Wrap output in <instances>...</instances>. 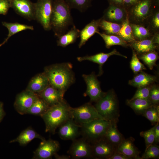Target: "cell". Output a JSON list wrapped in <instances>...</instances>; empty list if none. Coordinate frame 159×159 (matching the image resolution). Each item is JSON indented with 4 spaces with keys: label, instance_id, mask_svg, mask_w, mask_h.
<instances>
[{
    "label": "cell",
    "instance_id": "obj_1",
    "mask_svg": "<svg viewBox=\"0 0 159 159\" xmlns=\"http://www.w3.org/2000/svg\"><path fill=\"white\" fill-rule=\"evenodd\" d=\"M44 72L48 79L50 85L64 93L75 82L72 66L70 63L56 64L47 66Z\"/></svg>",
    "mask_w": 159,
    "mask_h": 159
},
{
    "label": "cell",
    "instance_id": "obj_2",
    "mask_svg": "<svg viewBox=\"0 0 159 159\" xmlns=\"http://www.w3.org/2000/svg\"><path fill=\"white\" fill-rule=\"evenodd\" d=\"M71 9L65 0H55L53 3L51 26L57 37L65 34L73 24Z\"/></svg>",
    "mask_w": 159,
    "mask_h": 159
},
{
    "label": "cell",
    "instance_id": "obj_3",
    "mask_svg": "<svg viewBox=\"0 0 159 159\" xmlns=\"http://www.w3.org/2000/svg\"><path fill=\"white\" fill-rule=\"evenodd\" d=\"M70 107L64 100L50 107L41 116L45 123V132L54 134L58 127L71 118Z\"/></svg>",
    "mask_w": 159,
    "mask_h": 159
},
{
    "label": "cell",
    "instance_id": "obj_4",
    "mask_svg": "<svg viewBox=\"0 0 159 159\" xmlns=\"http://www.w3.org/2000/svg\"><path fill=\"white\" fill-rule=\"evenodd\" d=\"M95 107L99 114L104 119L118 123L120 115L118 101L113 90L105 92L96 102Z\"/></svg>",
    "mask_w": 159,
    "mask_h": 159
},
{
    "label": "cell",
    "instance_id": "obj_5",
    "mask_svg": "<svg viewBox=\"0 0 159 159\" xmlns=\"http://www.w3.org/2000/svg\"><path fill=\"white\" fill-rule=\"evenodd\" d=\"M158 7L159 0H141L127 10L130 23L145 26L154 10Z\"/></svg>",
    "mask_w": 159,
    "mask_h": 159
},
{
    "label": "cell",
    "instance_id": "obj_6",
    "mask_svg": "<svg viewBox=\"0 0 159 159\" xmlns=\"http://www.w3.org/2000/svg\"><path fill=\"white\" fill-rule=\"evenodd\" d=\"M111 122L103 119H96L81 125L83 138L92 144L104 137Z\"/></svg>",
    "mask_w": 159,
    "mask_h": 159
},
{
    "label": "cell",
    "instance_id": "obj_7",
    "mask_svg": "<svg viewBox=\"0 0 159 159\" xmlns=\"http://www.w3.org/2000/svg\"><path fill=\"white\" fill-rule=\"evenodd\" d=\"M70 113L71 117L80 125L96 119H104L99 114L95 106L90 102L77 107H71Z\"/></svg>",
    "mask_w": 159,
    "mask_h": 159
},
{
    "label": "cell",
    "instance_id": "obj_8",
    "mask_svg": "<svg viewBox=\"0 0 159 159\" xmlns=\"http://www.w3.org/2000/svg\"><path fill=\"white\" fill-rule=\"evenodd\" d=\"M52 4V0H38L34 4L35 19L46 31L51 29L50 21Z\"/></svg>",
    "mask_w": 159,
    "mask_h": 159
},
{
    "label": "cell",
    "instance_id": "obj_9",
    "mask_svg": "<svg viewBox=\"0 0 159 159\" xmlns=\"http://www.w3.org/2000/svg\"><path fill=\"white\" fill-rule=\"evenodd\" d=\"M67 152L74 159L93 158L92 145L83 138L73 140Z\"/></svg>",
    "mask_w": 159,
    "mask_h": 159
},
{
    "label": "cell",
    "instance_id": "obj_10",
    "mask_svg": "<svg viewBox=\"0 0 159 159\" xmlns=\"http://www.w3.org/2000/svg\"><path fill=\"white\" fill-rule=\"evenodd\" d=\"M38 95L26 90L16 95L14 104V107L19 114L23 115L27 114Z\"/></svg>",
    "mask_w": 159,
    "mask_h": 159
},
{
    "label": "cell",
    "instance_id": "obj_11",
    "mask_svg": "<svg viewBox=\"0 0 159 159\" xmlns=\"http://www.w3.org/2000/svg\"><path fill=\"white\" fill-rule=\"evenodd\" d=\"M87 85L85 94L89 96L91 102H97L105 94L100 87V83L97 77L93 72L89 74L82 75Z\"/></svg>",
    "mask_w": 159,
    "mask_h": 159
},
{
    "label": "cell",
    "instance_id": "obj_12",
    "mask_svg": "<svg viewBox=\"0 0 159 159\" xmlns=\"http://www.w3.org/2000/svg\"><path fill=\"white\" fill-rule=\"evenodd\" d=\"M59 142L49 139L42 141L38 147L34 152L33 159H49L58 151L59 149Z\"/></svg>",
    "mask_w": 159,
    "mask_h": 159
},
{
    "label": "cell",
    "instance_id": "obj_13",
    "mask_svg": "<svg viewBox=\"0 0 159 159\" xmlns=\"http://www.w3.org/2000/svg\"><path fill=\"white\" fill-rule=\"evenodd\" d=\"M93 158L109 159L117 148L105 138L92 144Z\"/></svg>",
    "mask_w": 159,
    "mask_h": 159
},
{
    "label": "cell",
    "instance_id": "obj_14",
    "mask_svg": "<svg viewBox=\"0 0 159 159\" xmlns=\"http://www.w3.org/2000/svg\"><path fill=\"white\" fill-rule=\"evenodd\" d=\"M127 17V11L123 7L109 5L104 11L102 18L106 21L122 24Z\"/></svg>",
    "mask_w": 159,
    "mask_h": 159
},
{
    "label": "cell",
    "instance_id": "obj_15",
    "mask_svg": "<svg viewBox=\"0 0 159 159\" xmlns=\"http://www.w3.org/2000/svg\"><path fill=\"white\" fill-rule=\"evenodd\" d=\"M81 126L70 118L59 127L58 135L62 140H73L80 133L79 128Z\"/></svg>",
    "mask_w": 159,
    "mask_h": 159
},
{
    "label": "cell",
    "instance_id": "obj_16",
    "mask_svg": "<svg viewBox=\"0 0 159 159\" xmlns=\"http://www.w3.org/2000/svg\"><path fill=\"white\" fill-rule=\"evenodd\" d=\"M11 7L19 14L29 20L35 19L34 4L29 0H11Z\"/></svg>",
    "mask_w": 159,
    "mask_h": 159
},
{
    "label": "cell",
    "instance_id": "obj_17",
    "mask_svg": "<svg viewBox=\"0 0 159 159\" xmlns=\"http://www.w3.org/2000/svg\"><path fill=\"white\" fill-rule=\"evenodd\" d=\"M113 55H117L125 58H127V56L121 54L116 49H114L112 51L108 53L100 52L92 55L79 57L77 58V59L79 62L88 61L98 64L99 65L98 75H100L102 73V66L110 57Z\"/></svg>",
    "mask_w": 159,
    "mask_h": 159
},
{
    "label": "cell",
    "instance_id": "obj_18",
    "mask_svg": "<svg viewBox=\"0 0 159 159\" xmlns=\"http://www.w3.org/2000/svg\"><path fill=\"white\" fill-rule=\"evenodd\" d=\"M64 93L49 85L43 91L37 94L49 107L62 102Z\"/></svg>",
    "mask_w": 159,
    "mask_h": 159
},
{
    "label": "cell",
    "instance_id": "obj_19",
    "mask_svg": "<svg viewBox=\"0 0 159 159\" xmlns=\"http://www.w3.org/2000/svg\"><path fill=\"white\" fill-rule=\"evenodd\" d=\"M134 139L132 138L124 139L117 147L116 151L130 159H141L139 156L140 152L134 144Z\"/></svg>",
    "mask_w": 159,
    "mask_h": 159
},
{
    "label": "cell",
    "instance_id": "obj_20",
    "mask_svg": "<svg viewBox=\"0 0 159 159\" xmlns=\"http://www.w3.org/2000/svg\"><path fill=\"white\" fill-rule=\"evenodd\" d=\"M100 18L93 20L80 31V41L78 44L79 48L84 45L88 40L95 33L99 32Z\"/></svg>",
    "mask_w": 159,
    "mask_h": 159
},
{
    "label": "cell",
    "instance_id": "obj_21",
    "mask_svg": "<svg viewBox=\"0 0 159 159\" xmlns=\"http://www.w3.org/2000/svg\"><path fill=\"white\" fill-rule=\"evenodd\" d=\"M50 85L44 72L38 74L30 81L26 90L35 93H40Z\"/></svg>",
    "mask_w": 159,
    "mask_h": 159
},
{
    "label": "cell",
    "instance_id": "obj_22",
    "mask_svg": "<svg viewBox=\"0 0 159 159\" xmlns=\"http://www.w3.org/2000/svg\"><path fill=\"white\" fill-rule=\"evenodd\" d=\"M152 37L140 40H135L128 43L129 46L135 51L137 55L156 51L158 49L159 46L153 43Z\"/></svg>",
    "mask_w": 159,
    "mask_h": 159
},
{
    "label": "cell",
    "instance_id": "obj_23",
    "mask_svg": "<svg viewBox=\"0 0 159 159\" xmlns=\"http://www.w3.org/2000/svg\"><path fill=\"white\" fill-rule=\"evenodd\" d=\"M156 76L141 71L136 74L133 79L128 82L129 85L138 88L148 85L157 81Z\"/></svg>",
    "mask_w": 159,
    "mask_h": 159
},
{
    "label": "cell",
    "instance_id": "obj_24",
    "mask_svg": "<svg viewBox=\"0 0 159 159\" xmlns=\"http://www.w3.org/2000/svg\"><path fill=\"white\" fill-rule=\"evenodd\" d=\"M39 138L42 141L45 140L44 138L38 133L30 127L23 130L15 139L10 143L17 142L21 146H25L35 138Z\"/></svg>",
    "mask_w": 159,
    "mask_h": 159
},
{
    "label": "cell",
    "instance_id": "obj_25",
    "mask_svg": "<svg viewBox=\"0 0 159 159\" xmlns=\"http://www.w3.org/2000/svg\"><path fill=\"white\" fill-rule=\"evenodd\" d=\"M80 31L73 25L66 33L58 37L57 45L62 47L74 43L80 37Z\"/></svg>",
    "mask_w": 159,
    "mask_h": 159
},
{
    "label": "cell",
    "instance_id": "obj_26",
    "mask_svg": "<svg viewBox=\"0 0 159 159\" xmlns=\"http://www.w3.org/2000/svg\"><path fill=\"white\" fill-rule=\"evenodd\" d=\"M104 138L116 148L125 139L117 128V123L113 122H111Z\"/></svg>",
    "mask_w": 159,
    "mask_h": 159
},
{
    "label": "cell",
    "instance_id": "obj_27",
    "mask_svg": "<svg viewBox=\"0 0 159 159\" xmlns=\"http://www.w3.org/2000/svg\"><path fill=\"white\" fill-rule=\"evenodd\" d=\"M126 103L138 115H142L146 109L153 105L148 99H131L127 100Z\"/></svg>",
    "mask_w": 159,
    "mask_h": 159
},
{
    "label": "cell",
    "instance_id": "obj_28",
    "mask_svg": "<svg viewBox=\"0 0 159 159\" xmlns=\"http://www.w3.org/2000/svg\"><path fill=\"white\" fill-rule=\"evenodd\" d=\"M2 24L3 26L8 29V34L6 38L0 44V46L4 44L7 42L10 37L17 33L26 30H33L34 29L33 26L17 22L11 23L3 21L2 22Z\"/></svg>",
    "mask_w": 159,
    "mask_h": 159
},
{
    "label": "cell",
    "instance_id": "obj_29",
    "mask_svg": "<svg viewBox=\"0 0 159 159\" xmlns=\"http://www.w3.org/2000/svg\"><path fill=\"white\" fill-rule=\"evenodd\" d=\"M97 33L102 38L105 42L106 47L108 49L115 45H120L125 47L129 46L128 43L117 35L107 34L99 32Z\"/></svg>",
    "mask_w": 159,
    "mask_h": 159
},
{
    "label": "cell",
    "instance_id": "obj_30",
    "mask_svg": "<svg viewBox=\"0 0 159 159\" xmlns=\"http://www.w3.org/2000/svg\"><path fill=\"white\" fill-rule=\"evenodd\" d=\"M49 107L48 104L38 95L37 98L28 110L27 114L41 116Z\"/></svg>",
    "mask_w": 159,
    "mask_h": 159
},
{
    "label": "cell",
    "instance_id": "obj_31",
    "mask_svg": "<svg viewBox=\"0 0 159 159\" xmlns=\"http://www.w3.org/2000/svg\"><path fill=\"white\" fill-rule=\"evenodd\" d=\"M117 35L127 43L135 41L128 17L122 24L121 28Z\"/></svg>",
    "mask_w": 159,
    "mask_h": 159
},
{
    "label": "cell",
    "instance_id": "obj_32",
    "mask_svg": "<svg viewBox=\"0 0 159 159\" xmlns=\"http://www.w3.org/2000/svg\"><path fill=\"white\" fill-rule=\"evenodd\" d=\"M130 23L133 36L135 40L138 41L152 37L153 35L144 26Z\"/></svg>",
    "mask_w": 159,
    "mask_h": 159
},
{
    "label": "cell",
    "instance_id": "obj_33",
    "mask_svg": "<svg viewBox=\"0 0 159 159\" xmlns=\"http://www.w3.org/2000/svg\"><path fill=\"white\" fill-rule=\"evenodd\" d=\"M145 26L153 35L159 32V7L154 10Z\"/></svg>",
    "mask_w": 159,
    "mask_h": 159
},
{
    "label": "cell",
    "instance_id": "obj_34",
    "mask_svg": "<svg viewBox=\"0 0 159 159\" xmlns=\"http://www.w3.org/2000/svg\"><path fill=\"white\" fill-rule=\"evenodd\" d=\"M121 27V24L109 21L102 17L100 23L99 28L103 31V33L108 35H117Z\"/></svg>",
    "mask_w": 159,
    "mask_h": 159
},
{
    "label": "cell",
    "instance_id": "obj_35",
    "mask_svg": "<svg viewBox=\"0 0 159 159\" xmlns=\"http://www.w3.org/2000/svg\"><path fill=\"white\" fill-rule=\"evenodd\" d=\"M138 58L142 60L150 70L156 66V62L158 59L159 56L156 51L150 52L138 55Z\"/></svg>",
    "mask_w": 159,
    "mask_h": 159
},
{
    "label": "cell",
    "instance_id": "obj_36",
    "mask_svg": "<svg viewBox=\"0 0 159 159\" xmlns=\"http://www.w3.org/2000/svg\"><path fill=\"white\" fill-rule=\"evenodd\" d=\"M149 120L152 125L159 122V106L154 105L146 109L142 115Z\"/></svg>",
    "mask_w": 159,
    "mask_h": 159
},
{
    "label": "cell",
    "instance_id": "obj_37",
    "mask_svg": "<svg viewBox=\"0 0 159 159\" xmlns=\"http://www.w3.org/2000/svg\"><path fill=\"white\" fill-rule=\"evenodd\" d=\"M66 1L71 8L77 9L83 12L90 6L92 0H67Z\"/></svg>",
    "mask_w": 159,
    "mask_h": 159
},
{
    "label": "cell",
    "instance_id": "obj_38",
    "mask_svg": "<svg viewBox=\"0 0 159 159\" xmlns=\"http://www.w3.org/2000/svg\"><path fill=\"white\" fill-rule=\"evenodd\" d=\"M132 56L130 62V68L133 72L137 74L146 69L144 65L140 61L135 51L132 49Z\"/></svg>",
    "mask_w": 159,
    "mask_h": 159
},
{
    "label": "cell",
    "instance_id": "obj_39",
    "mask_svg": "<svg viewBox=\"0 0 159 159\" xmlns=\"http://www.w3.org/2000/svg\"><path fill=\"white\" fill-rule=\"evenodd\" d=\"M141 159H158L159 158V146L153 143L145 150Z\"/></svg>",
    "mask_w": 159,
    "mask_h": 159
},
{
    "label": "cell",
    "instance_id": "obj_40",
    "mask_svg": "<svg viewBox=\"0 0 159 159\" xmlns=\"http://www.w3.org/2000/svg\"><path fill=\"white\" fill-rule=\"evenodd\" d=\"M154 128L155 125L150 129L146 131H141L140 133V136L145 139V149L154 143Z\"/></svg>",
    "mask_w": 159,
    "mask_h": 159
},
{
    "label": "cell",
    "instance_id": "obj_41",
    "mask_svg": "<svg viewBox=\"0 0 159 159\" xmlns=\"http://www.w3.org/2000/svg\"><path fill=\"white\" fill-rule=\"evenodd\" d=\"M148 99L153 105H158L159 102V88L158 86H151Z\"/></svg>",
    "mask_w": 159,
    "mask_h": 159
},
{
    "label": "cell",
    "instance_id": "obj_42",
    "mask_svg": "<svg viewBox=\"0 0 159 159\" xmlns=\"http://www.w3.org/2000/svg\"><path fill=\"white\" fill-rule=\"evenodd\" d=\"M151 87V86L148 85L138 88V90L131 99H148Z\"/></svg>",
    "mask_w": 159,
    "mask_h": 159
},
{
    "label": "cell",
    "instance_id": "obj_43",
    "mask_svg": "<svg viewBox=\"0 0 159 159\" xmlns=\"http://www.w3.org/2000/svg\"><path fill=\"white\" fill-rule=\"evenodd\" d=\"M10 7L11 0H0V14H6Z\"/></svg>",
    "mask_w": 159,
    "mask_h": 159
},
{
    "label": "cell",
    "instance_id": "obj_44",
    "mask_svg": "<svg viewBox=\"0 0 159 159\" xmlns=\"http://www.w3.org/2000/svg\"><path fill=\"white\" fill-rule=\"evenodd\" d=\"M141 0H124L123 7L127 10Z\"/></svg>",
    "mask_w": 159,
    "mask_h": 159
},
{
    "label": "cell",
    "instance_id": "obj_45",
    "mask_svg": "<svg viewBox=\"0 0 159 159\" xmlns=\"http://www.w3.org/2000/svg\"><path fill=\"white\" fill-rule=\"evenodd\" d=\"M154 125V140L153 143L157 144L159 142V122H157Z\"/></svg>",
    "mask_w": 159,
    "mask_h": 159
},
{
    "label": "cell",
    "instance_id": "obj_46",
    "mask_svg": "<svg viewBox=\"0 0 159 159\" xmlns=\"http://www.w3.org/2000/svg\"><path fill=\"white\" fill-rule=\"evenodd\" d=\"M109 159H130L124 155L116 151Z\"/></svg>",
    "mask_w": 159,
    "mask_h": 159
},
{
    "label": "cell",
    "instance_id": "obj_47",
    "mask_svg": "<svg viewBox=\"0 0 159 159\" xmlns=\"http://www.w3.org/2000/svg\"><path fill=\"white\" fill-rule=\"evenodd\" d=\"M109 5L123 7L124 0H107Z\"/></svg>",
    "mask_w": 159,
    "mask_h": 159
},
{
    "label": "cell",
    "instance_id": "obj_48",
    "mask_svg": "<svg viewBox=\"0 0 159 159\" xmlns=\"http://www.w3.org/2000/svg\"><path fill=\"white\" fill-rule=\"evenodd\" d=\"M153 42L155 44L159 46V32L154 34L152 37Z\"/></svg>",
    "mask_w": 159,
    "mask_h": 159
},
{
    "label": "cell",
    "instance_id": "obj_49",
    "mask_svg": "<svg viewBox=\"0 0 159 159\" xmlns=\"http://www.w3.org/2000/svg\"><path fill=\"white\" fill-rule=\"evenodd\" d=\"M56 159H69L71 158L70 155H58L56 153L54 156Z\"/></svg>",
    "mask_w": 159,
    "mask_h": 159
},
{
    "label": "cell",
    "instance_id": "obj_50",
    "mask_svg": "<svg viewBox=\"0 0 159 159\" xmlns=\"http://www.w3.org/2000/svg\"><path fill=\"white\" fill-rule=\"evenodd\" d=\"M5 115V112L3 109V104L0 102V122Z\"/></svg>",
    "mask_w": 159,
    "mask_h": 159
}]
</instances>
